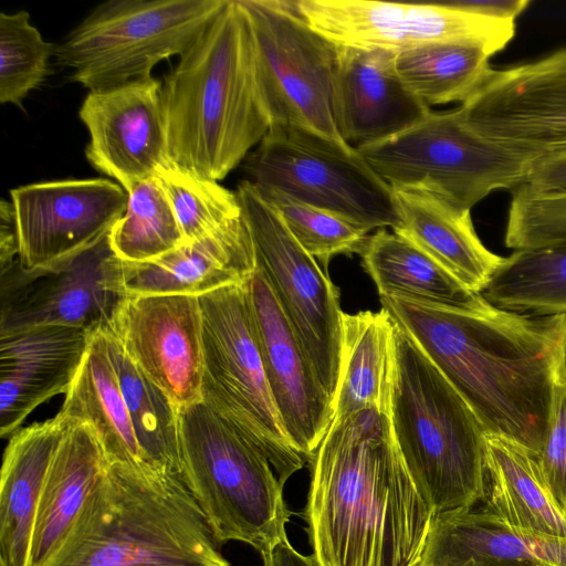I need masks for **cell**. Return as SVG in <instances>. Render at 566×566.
Segmentation results:
<instances>
[{
	"instance_id": "obj_11",
	"label": "cell",
	"mask_w": 566,
	"mask_h": 566,
	"mask_svg": "<svg viewBox=\"0 0 566 566\" xmlns=\"http://www.w3.org/2000/svg\"><path fill=\"white\" fill-rule=\"evenodd\" d=\"M235 193L253 240L256 266L271 286L317 378L334 399L344 314L338 291L252 182L240 181Z\"/></svg>"
},
{
	"instance_id": "obj_9",
	"label": "cell",
	"mask_w": 566,
	"mask_h": 566,
	"mask_svg": "<svg viewBox=\"0 0 566 566\" xmlns=\"http://www.w3.org/2000/svg\"><path fill=\"white\" fill-rule=\"evenodd\" d=\"M357 150L392 190L428 191L470 210L493 191L516 189L534 158L475 134L458 108L431 111L399 135Z\"/></svg>"
},
{
	"instance_id": "obj_12",
	"label": "cell",
	"mask_w": 566,
	"mask_h": 566,
	"mask_svg": "<svg viewBox=\"0 0 566 566\" xmlns=\"http://www.w3.org/2000/svg\"><path fill=\"white\" fill-rule=\"evenodd\" d=\"M240 1L272 125H295L343 142L335 112L338 45L310 27L295 1Z\"/></svg>"
},
{
	"instance_id": "obj_8",
	"label": "cell",
	"mask_w": 566,
	"mask_h": 566,
	"mask_svg": "<svg viewBox=\"0 0 566 566\" xmlns=\"http://www.w3.org/2000/svg\"><path fill=\"white\" fill-rule=\"evenodd\" d=\"M202 402L238 428L269 459L281 484L304 465L290 443L266 380L247 282L199 296Z\"/></svg>"
},
{
	"instance_id": "obj_40",
	"label": "cell",
	"mask_w": 566,
	"mask_h": 566,
	"mask_svg": "<svg viewBox=\"0 0 566 566\" xmlns=\"http://www.w3.org/2000/svg\"><path fill=\"white\" fill-rule=\"evenodd\" d=\"M513 191L539 195L566 192V147L534 157L525 180Z\"/></svg>"
},
{
	"instance_id": "obj_32",
	"label": "cell",
	"mask_w": 566,
	"mask_h": 566,
	"mask_svg": "<svg viewBox=\"0 0 566 566\" xmlns=\"http://www.w3.org/2000/svg\"><path fill=\"white\" fill-rule=\"evenodd\" d=\"M102 333L145 462L180 474L178 408L137 367L112 334Z\"/></svg>"
},
{
	"instance_id": "obj_7",
	"label": "cell",
	"mask_w": 566,
	"mask_h": 566,
	"mask_svg": "<svg viewBox=\"0 0 566 566\" xmlns=\"http://www.w3.org/2000/svg\"><path fill=\"white\" fill-rule=\"evenodd\" d=\"M224 0H111L97 6L56 45L71 81L102 91L151 76L180 56Z\"/></svg>"
},
{
	"instance_id": "obj_39",
	"label": "cell",
	"mask_w": 566,
	"mask_h": 566,
	"mask_svg": "<svg viewBox=\"0 0 566 566\" xmlns=\"http://www.w3.org/2000/svg\"><path fill=\"white\" fill-rule=\"evenodd\" d=\"M537 462L552 495L566 513V367L555 385L551 423Z\"/></svg>"
},
{
	"instance_id": "obj_34",
	"label": "cell",
	"mask_w": 566,
	"mask_h": 566,
	"mask_svg": "<svg viewBox=\"0 0 566 566\" xmlns=\"http://www.w3.org/2000/svg\"><path fill=\"white\" fill-rule=\"evenodd\" d=\"M127 195L126 210L109 232L111 247L120 260L149 261L186 243L155 177L136 184Z\"/></svg>"
},
{
	"instance_id": "obj_3",
	"label": "cell",
	"mask_w": 566,
	"mask_h": 566,
	"mask_svg": "<svg viewBox=\"0 0 566 566\" xmlns=\"http://www.w3.org/2000/svg\"><path fill=\"white\" fill-rule=\"evenodd\" d=\"M169 158L221 180L271 128L254 38L240 0H224L161 86Z\"/></svg>"
},
{
	"instance_id": "obj_18",
	"label": "cell",
	"mask_w": 566,
	"mask_h": 566,
	"mask_svg": "<svg viewBox=\"0 0 566 566\" xmlns=\"http://www.w3.org/2000/svg\"><path fill=\"white\" fill-rule=\"evenodd\" d=\"M163 82L150 76L92 91L78 116L87 128L88 163L126 191L154 178L169 160L161 101Z\"/></svg>"
},
{
	"instance_id": "obj_35",
	"label": "cell",
	"mask_w": 566,
	"mask_h": 566,
	"mask_svg": "<svg viewBox=\"0 0 566 566\" xmlns=\"http://www.w3.org/2000/svg\"><path fill=\"white\" fill-rule=\"evenodd\" d=\"M155 178L171 206L186 243L213 234L243 218L235 192L171 159L157 170Z\"/></svg>"
},
{
	"instance_id": "obj_21",
	"label": "cell",
	"mask_w": 566,
	"mask_h": 566,
	"mask_svg": "<svg viewBox=\"0 0 566 566\" xmlns=\"http://www.w3.org/2000/svg\"><path fill=\"white\" fill-rule=\"evenodd\" d=\"M96 333V332H95ZM94 333L43 325L0 334V436H12L52 397L66 394Z\"/></svg>"
},
{
	"instance_id": "obj_27",
	"label": "cell",
	"mask_w": 566,
	"mask_h": 566,
	"mask_svg": "<svg viewBox=\"0 0 566 566\" xmlns=\"http://www.w3.org/2000/svg\"><path fill=\"white\" fill-rule=\"evenodd\" d=\"M485 464V510L518 531L566 537V513L552 495L537 455L512 440L486 434Z\"/></svg>"
},
{
	"instance_id": "obj_25",
	"label": "cell",
	"mask_w": 566,
	"mask_h": 566,
	"mask_svg": "<svg viewBox=\"0 0 566 566\" xmlns=\"http://www.w3.org/2000/svg\"><path fill=\"white\" fill-rule=\"evenodd\" d=\"M67 426L56 413L10 436L0 482V566H28L43 483Z\"/></svg>"
},
{
	"instance_id": "obj_38",
	"label": "cell",
	"mask_w": 566,
	"mask_h": 566,
	"mask_svg": "<svg viewBox=\"0 0 566 566\" xmlns=\"http://www.w3.org/2000/svg\"><path fill=\"white\" fill-rule=\"evenodd\" d=\"M504 242L515 251L566 243V192L513 191Z\"/></svg>"
},
{
	"instance_id": "obj_28",
	"label": "cell",
	"mask_w": 566,
	"mask_h": 566,
	"mask_svg": "<svg viewBox=\"0 0 566 566\" xmlns=\"http://www.w3.org/2000/svg\"><path fill=\"white\" fill-rule=\"evenodd\" d=\"M395 328L390 314H343L340 368L333 399L334 419L375 407L390 411L395 370Z\"/></svg>"
},
{
	"instance_id": "obj_23",
	"label": "cell",
	"mask_w": 566,
	"mask_h": 566,
	"mask_svg": "<svg viewBox=\"0 0 566 566\" xmlns=\"http://www.w3.org/2000/svg\"><path fill=\"white\" fill-rule=\"evenodd\" d=\"M418 566H566V537L507 525L484 507L434 514Z\"/></svg>"
},
{
	"instance_id": "obj_2",
	"label": "cell",
	"mask_w": 566,
	"mask_h": 566,
	"mask_svg": "<svg viewBox=\"0 0 566 566\" xmlns=\"http://www.w3.org/2000/svg\"><path fill=\"white\" fill-rule=\"evenodd\" d=\"M307 460L304 518L319 566H418L433 512L388 412L370 407L334 419Z\"/></svg>"
},
{
	"instance_id": "obj_14",
	"label": "cell",
	"mask_w": 566,
	"mask_h": 566,
	"mask_svg": "<svg viewBox=\"0 0 566 566\" xmlns=\"http://www.w3.org/2000/svg\"><path fill=\"white\" fill-rule=\"evenodd\" d=\"M296 8L315 31L339 46L394 52L431 42H467L492 55L515 35V21L451 2L395 3L369 0H298Z\"/></svg>"
},
{
	"instance_id": "obj_26",
	"label": "cell",
	"mask_w": 566,
	"mask_h": 566,
	"mask_svg": "<svg viewBox=\"0 0 566 566\" xmlns=\"http://www.w3.org/2000/svg\"><path fill=\"white\" fill-rule=\"evenodd\" d=\"M106 467L94 430L69 422L43 483L28 566H43L54 553Z\"/></svg>"
},
{
	"instance_id": "obj_5",
	"label": "cell",
	"mask_w": 566,
	"mask_h": 566,
	"mask_svg": "<svg viewBox=\"0 0 566 566\" xmlns=\"http://www.w3.org/2000/svg\"><path fill=\"white\" fill-rule=\"evenodd\" d=\"M389 418L407 469L433 515L471 509L484 500L486 432L397 323Z\"/></svg>"
},
{
	"instance_id": "obj_1",
	"label": "cell",
	"mask_w": 566,
	"mask_h": 566,
	"mask_svg": "<svg viewBox=\"0 0 566 566\" xmlns=\"http://www.w3.org/2000/svg\"><path fill=\"white\" fill-rule=\"evenodd\" d=\"M385 308L468 402L486 434L538 455L566 367V314L454 308L401 295Z\"/></svg>"
},
{
	"instance_id": "obj_13",
	"label": "cell",
	"mask_w": 566,
	"mask_h": 566,
	"mask_svg": "<svg viewBox=\"0 0 566 566\" xmlns=\"http://www.w3.org/2000/svg\"><path fill=\"white\" fill-rule=\"evenodd\" d=\"M120 262L108 233L45 266L24 269L17 259L0 268V334L43 325L107 329L126 295Z\"/></svg>"
},
{
	"instance_id": "obj_33",
	"label": "cell",
	"mask_w": 566,
	"mask_h": 566,
	"mask_svg": "<svg viewBox=\"0 0 566 566\" xmlns=\"http://www.w3.org/2000/svg\"><path fill=\"white\" fill-rule=\"evenodd\" d=\"M480 294L510 312L566 314V243L514 251Z\"/></svg>"
},
{
	"instance_id": "obj_10",
	"label": "cell",
	"mask_w": 566,
	"mask_h": 566,
	"mask_svg": "<svg viewBox=\"0 0 566 566\" xmlns=\"http://www.w3.org/2000/svg\"><path fill=\"white\" fill-rule=\"evenodd\" d=\"M250 182L334 213L365 232L399 221L391 187L350 145L273 124L243 163Z\"/></svg>"
},
{
	"instance_id": "obj_30",
	"label": "cell",
	"mask_w": 566,
	"mask_h": 566,
	"mask_svg": "<svg viewBox=\"0 0 566 566\" xmlns=\"http://www.w3.org/2000/svg\"><path fill=\"white\" fill-rule=\"evenodd\" d=\"M363 266L379 295H401L440 306L475 308L485 298L462 284L413 242L380 229L368 237Z\"/></svg>"
},
{
	"instance_id": "obj_16",
	"label": "cell",
	"mask_w": 566,
	"mask_h": 566,
	"mask_svg": "<svg viewBox=\"0 0 566 566\" xmlns=\"http://www.w3.org/2000/svg\"><path fill=\"white\" fill-rule=\"evenodd\" d=\"M19 262L35 269L95 244L122 218L128 195L106 178L30 184L10 191Z\"/></svg>"
},
{
	"instance_id": "obj_22",
	"label": "cell",
	"mask_w": 566,
	"mask_h": 566,
	"mask_svg": "<svg viewBox=\"0 0 566 566\" xmlns=\"http://www.w3.org/2000/svg\"><path fill=\"white\" fill-rule=\"evenodd\" d=\"M256 269L244 217L200 240L149 261L120 262L125 294L200 296L245 283Z\"/></svg>"
},
{
	"instance_id": "obj_19",
	"label": "cell",
	"mask_w": 566,
	"mask_h": 566,
	"mask_svg": "<svg viewBox=\"0 0 566 566\" xmlns=\"http://www.w3.org/2000/svg\"><path fill=\"white\" fill-rule=\"evenodd\" d=\"M247 289L266 380L282 427L292 447L308 458L333 422V399L258 266L247 281Z\"/></svg>"
},
{
	"instance_id": "obj_43",
	"label": "cell",
	"mask_w": 566,
	"mask_h": 566,
	"mask_svg": "<svg viewBox=\"0 0 566 566\" xmlns=\"http://www.w3.org/2000/svg\"><path fill=\"white\" fill-rule=\"evenodd\" d=\"M263 566H319L313 555L305 556L297 552L289 538L281 541L271 553L263 557Z\"/></svg>"
},
{
	"instance_id": "obj_6",
	"label": "cell",
	"mask_w": 566,
	"mask_h": 566,
	"mask_svg": "<svg viewBox=\"0 0 566 566\" xmlns=\"http://www.w3.org/2000/svg\"><path fill=\"white\" fill-rule=\"evenodd\" d=\"M178 413L180 475L216 541L242 542L268 556L287 538L291 517L269 459L206 403Z\"/></svg>"
},
{
	"instance_id": "obj_4",
	"label": "cell",
	"mask_w": 566,
	"mask_h": 566,
	"mask_svg": "<svg viewBox=\"0 0 566 566\" xmlns=\"http://www.w3.org/2000/svg\"><path fill=\"white\" fill-rule=\"evenodd\" d=\"M43 566H230L176 472L107 463Z\"/></svg>"
},
{
	"instance_id": "obj_42",
	"label": "cell",
	"mask_w": 566,
	"mask_h": 566,
	"mask_svg": "<svg viewBox=\"0 0 566 566\" xmlns=\"http://www.w3.org/2000/svg\"><path fill=\"white\" fill-rule=\"evenodd\" d=\"M19 256L18 234L14 212L11 201L0 202V268H3Z\"/></svg>"
},
{
	"instance_id": "obj_15",
	"label": "cell",
	"mask_w": 566,
	"mask_h": 566,
	"mask_svg": "<svg viewBox=\"0 0 566 566\" xmlns=\"http://www.w3.org/2000/svg\"><path fill=\"white\" fill-rule=\"evenodd\" d=\"M458 112L475 134L532 157L566 147V48L492 69Z\"/></svg>"
},
{
	"instance_id": "obj_24",
	"label": "cell",
	"mask_w": 566,
	"mask_h": 566,
	"mask_svg": "<svg viewBox=\"0 0 566 566\" xmlns=\"http://www.w3.org/2000/svg\"><path fill=\"white\" fill-rule=\"evenodd\" d=\"M394 232L407 238L473 292L481 293L503 256L479 238L471 210L428 191L395 189Z\"/></svg>"
},
{
	"instance_id": "obj_36",
	"label": "cell",
	"mask_w": 566,
	"mask_h": 566,
	"mask_svg": "<svg viewBox=\"0 0 566 566\" xmlns=\"http://www.w3.org/2000/svg\"><path fill=\"white\" fill-rule=\"evenodd\" d=\"M56 45L46 42L27 11L0 13V102L22 107L49 73Z\"/></svg>"
},
{
	"instance_id": "obj_41",
	"label": "cell",
	"mask_w": 566,
	"mask_h": 566,
	"mask_svg": "<svg viewBox=\"0 0 566 566\" xmlns=\"http://www.w3.org/2000/svg\"><path fill=\"white\" fill-rule=\"evenodd\" d=\"M467 10L502 20L516 21L531 4L528 0L452 1Z\"/></svg>"
},
{
	"instance_id": "obj_17",
	"label": "cell",
	"mask_w": 566,
	"mask_h": 566,
	"mask_svg": "<svg viewBox=\"0 0 566 566\" xmlns=\"http://www.w3.org/2000/svg\"><path fill=\"white\" fill-rule=\"evenodd\" d=\"M104 332L177 408L202 402L199 296L126 294Z\"/></svg>"
},
{
	"instance_id": "obj_29",
	"label": "cell",
	"mask_w": 566,
	"mask_h": 566,
	"mask_svg": "<svg viewBox=\"0 0 566 566\" xmlns=\"http://www.w3.org/2000/svg\"><path fill=\"white\" fill-rule=\"evenodd\" d=\"M57 415L67 422L87 423L94 430L107 463L147 464L102 331L93 334Z\"/></svg>"
},
{
	"instance_id": "obj_37",
	"label": "cell",
	"mask_w": 566,
	"mask_h": 566,
	"mask_svg": "<svg viewBox=\"0 0 566 566\" xmlns=\"http://www.w3.org/2000/svg\"><path fill=\"white\" fill-rule=\"evenodd\" d=\"M256 188L276 209L297 243L324 265L325 272L333 256L361 253L368 239L364 230L334 213L300 202L281 191Z\"/></svg>"
},
{
	"instance_id": "obj_20",
	"label": "cell",
	"mask_w": 566,
	"mask_h": 566,
	"mask_svg": "<svg viewBox=\"0 0 566 566\" xmlns=\"http://www.w3.org/2000/svg\"><path fill=\"white\" fill-rule=\"evenodd\" d=\"M395 60L394 51L338 45L336 123L356 149L397 136L431 112L403 83Z\"/></svg>"
},
{
	"instance_id": "obj_31",
	"label": "cell",
	"mask_w": 566,
	"mask_h": 566,
	"mask_svg": "<svg viewBox=\"0 0 566 566\" xmlns=\"http://www.w3.org/2000/svg\"><path fill=\"white\" fill-rule=\"evenodd\" d=\"M493 56L467 42H431L396 52V69L408 88L429 107L465 102L492 71Z\"/></svg>"
}]
</instances>
